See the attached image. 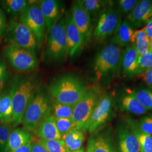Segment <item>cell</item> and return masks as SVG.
<instances>
[{
  "label": "cell",
  "mask_w": 152,
  "mask_h": 152,
  "mask_svg": "<svg viewBox=\"0 0 152 152\" xmlns=\"http://www.w3.org/2000/svg\"><path fill=\"white\" fill-rule=\"evenodd\" d=\"M41 85L38 76L35 73L15 76L13 78L10 87L13 115L9 124L12 127L22 124L23 114L28 104Z\"/></svg>",
  "instance_id": "cell-1"
},
{
  "label": "cell",
  "mask_w": 152,
  "mask_h": 152,
  "mask_svg": "<svg viewBox=\"0 0 152 152\" xmlns=\"http://www.w3.org/2000/svg\"><path fill=\"white\" fill-rule=\"evenodd\" d=\"M52 98L49 88L41 85L26 109L22 124L23 127L33 132L39 124L48 117L52 112Z\"/></svg>",
  "instance_id": "cell-2"
},
{
  "label": "cell",
  "mask_w": 152,
  "mask_h": 152,
  "mask_svg": "<svg viewBox=\"0 0 152 152\" xmlns=\"http://www.w3.org/2000/svg\"><path fill=\"white\" fill-rule=\"evenodd\" d=\"M88 87L78 78L64 76L53 82L49 87V91L53 100L60 103L76 105Z\"/></svg>",
  "instance_id": "cell-3"
},
{
  "label": "cell",
  "mask_w": 152,
  "mask_h": 152,
  "mask_svg": "<svg viewBox=\"0 0 152 152\" xmlns=\"http://www.w3.org/2000/svg\"><path fill=\"white\" fill-rule=\"evenodd\" d=\"M67 56L68 46L64 17L49 32L43 60L46 63H58L65 60Z\"/></svg>",
  "instance_id": "cell-4"
},
{
  "label": "cell",
  "mask_w": 152,
  "mask_h": 152,
  "mask_svg": "<svg viewBox=\"0 0 152 152\" xmlns=\"http://www.w3.org/2000/svg\"><path fill=\"white\" fill-rule=\"evenodd\" d=\"M122 54L121 48L113 42L106 45L98 53L94 62V71L97 81L119 70Z\"/></svg>",
  "instance_id": "cell-5"
},
{
  "label": "cell",
  "mask_w": 152,
  "mask_h": 152,
  "mask_svg": "<svg viewBox=\"0 0 152 152\" xmlns=\"http://www.w3.org/2000/svg\"><path fill=\"white\" fill-rule=\"evenodd\" d=\"M103 93L100 87H88L86 91L75 105L72 118L76 128L86 132L87 123Z\"/></svg>",
  "instance_id": "cell-6"
},
{
  "label": "cell",
  "mask_w": 152,
  "mask_h": 152,
  "mask_svg": "<svg viewBox=\"0 0 152 152\" xmlns=\"http://www.w3.org/2000/svg\"><path fill=\"white\" fill-rule=\"evenodd\" d=\"M3 55L11 67L19 72H29L38 66L36 52L30 49L9 44L3 50Z\"/></svg>",
  "instance_id": "cell-7"
},
{
  "label": "cell",
  "mask_w": 152,
  "mask_h": 152,
  "mask_svg": "<svg viewBox=\"0 0 152 152\" xmlns=\"http://www.w3.org/2000/svg\"><path fill=\"white\" fill-rule=\"evenodd\" d=\"M19 16V21L31 32L38 45L44 44L46 39L47 29L39 5L29 2Z\"/></svg>",
  "instance_id": "cell-8"
},
{
  "label": "cell",
  "mask_w": 152,
  "mask_h": 152,
  "mask_svg": "<svg viewBox=\"0 0 152 152\" xmlns=\"http://www.w3.org/2000/svg\"><path fill=\"white\" fill-rule=\"evenodd\" d=\"M121 22L120 11L109 2H105L94 31V38L98 41H102L109 36L114 34Z\"/></svg>",
  "instance_id": "cell-9"
},
{
  "label": "cell",
  "mask_w": 152,
  "mask_h": 152,
  "mask_svg": "<svg viewBox=\"0 0 152 152\" xmlns=\"http://www.w3.org/2000/svg\"><path fill=\"white\" fill-rule=\"evenodd\" d=\"M5 34V41L9 44L30 49L34 52L39 46L31 32L19 20L15 19L10 20L6 27Z\"/></svg>",
  "instance_id": "cell-10"
},
{
  "label": "cell",
  "mask_w": 152,
  "mask_h": 152,
  "mask_svg": "<svg viewBox=\"0 0 152 152\" xmlns=\"http://www.w3.org/2000/svg\"><path fill=\"white\" fill-rule=\"evenodd\" d=\"M113 96L110 93H103L87 123L86 132L93 134L109 120L112 110Z\"/></svg>",
  "instance_id": "cell-11"
},
{
  "label": "cell",
  "mask_w": 152,
  "mask_h": 152,
  "mask_svg": "<svg viewBox=\"0 0 152 152\" xmlns=\"http://www.w3.org/2000/svg\"><path fill=\"white\" fill-rule=\"evenodd\" d=\"M71 12L73 20L81 35L85 47L89 42L92 36V22L91 17L80 1L72 3Z\"/></svg>",
  "instance_id": "cell-12"
},
{
  "label": "cell",
  "mask_w": 152,
  "mask_h": 152,
  "mask_svg": "<svg viewBox=\"0 0 152 152\" xmlns=\"http://www.w3.org/2000/svg\"><path fill=\"white\" fill-rule=\"evenodd\" d=\"M65 24L68 54L69 56L73 57L84 48V45L81 35L73 20L71 10L66 11Z\"/></svg>",
  "instance_id": "cell-13"
},
{
  "label": "cell",
  "mask_w": 152,
  "mask_h": 152,
  "mask_svg": "<svg viewBox=\"0 0 152 152\" xmlns=\"http://www.w3.org/2000/svg\"><path fill=\"white\" fill-rule=\"evenodd\" d=\"M39 6L44 16L47 31L61 19L63 6L60 1L56 0H42L39 1Z\"/></svg>",
  "instance_id": "cell-14"
},
{
  "label": "cell",
  "mask_w": 152,
  "mask_h": 152,
  "mask_svg": "<svg viewBox=\"0 0 152 152\" xmlns=\"http://www.w3.org/2000/svg\"><path fill=\"white\" fill-rule=\"evenodd\" d=\"M152 6V1H139L132 11L128 15L127 19L133 28L140 27L151 18Z\"/></svg>",
  "instance_id": "cell-15"
},
{
  "label": "cell",
  "mask_w": 152,
  "mask_h": 152,
  "mask_svg": "<svg viewBox=\"0 0 152 152\" xmlns=\"http://www.w3.org/2000/svg\"><path fill=\"white\" fill-rule=\"evenodd\" d=\"M118 139L120 152H140L136 136L126 124H122L118 127Z\"/></svg>",
  "instance_id": "cell-16"
},
{
  "label": "cell",
  "mask_w": 152,
  "mask_h": 152,
  "mask_svg": "<svg viewBox=\"0 0 152 152\" xmlns=\"http://www.w3.org/2000/svg\"><path fill=\"white\" fill-rule=\"evenodd\" d=\"M34 138L33 132L24 128H14L12 130L5 152H10L31 143Z\"/></svg>",
  "instance_id": "cell-17"
},
{
  "label": "cell",
  "mask_w": 152,
  "mask_h": 152,
  "mask_svg": "<svg viewBox=\"0 0 152 152\" xmlns=\"http://www.w3.org/2000/svg\"><path fill=\"white\" fill-rule=\"evenodd\" d=\"M139 55L133 46L126 48L122 51L121 59V68L126 77L131 78L136 76Z\"/></svg>",
  "instance_id": "cell-18"
},
{
  "label": "cell",
  "mask_w": 152,
  "mask_h": 152,
  "mask_svg": "<svg viewBox=\"0 0 152 152\" xmlns=\"http://www.w3.org/2000/svg\"><path fill=\"white\" fill-rule=\"evenodd\" d=\"M39 139L46 140H62V136L56 127L55 117L50 115L42 122L33 131Z\"/></svg>",
  "instance_id": "cell-19"
},
{
  "label": "cell",
  "mask_w": 152,
  "mask_h": 152,
  "mask_svg": "<svg viewBox=\"0 0 152 152\" xmlns=\"http://www.w3.org/2000/svg\"><path fill=\"white\" fill-rule=\"evenodd\" d=\"M120 102L121 108L131 114L139 115L145 114L148 112L147 109L136 98L134 90L130 88L125 90L121 96Z\"/></svg>",
  "instance_id": "cell-20"
},
{
  "label": "cell",
  "mask_w": 152,
  "mask_h": 152,
  "mask_svg": "<svg viewBox=\"0 0 152 152\" xmlns=\"http://www.w3.org/2000/svg\"><path fill=\"white\" fill-rule=\"evenodd\" d=\"M125 124L136 136L140 147V152H152V135L142 132L139 126L138 122L133 118H125Z\"/></svg>",
  "instance_id": "cell-21"
},
{
  "label": "cell",
  "mask_w": 152,
  "mask_h": 152,
  "mask_svg": "<svg viewBox=\"0 0 152 152\" xmlns=\"http://www.w3.org/2000/svg\"><path fill=\"white\" fill-rule=\"evenodd\" d=\"M135 30L127 19L122 20L117 30L114 33L113 43L121 48L131 45Z\"/></svg>",
  "instance_id": "cell-22"
},
{
  "label": "cell",
  "mask_w": 152,
  "mask_h": 152,
  "mask_svg": "<svg viewBox=\"0 0 152 152\" xmlns=\"http://www.w3.org/2000/svg\"><path fill=\"white\" fill-rule=\"evenodd\" d=\"M87 150L90 152H115L110 139L103 134L91 136Z\"/></svg>",
  "instance_id": "cell-23"
},
{
  "label": "cell",
  "mask_w": 152,
  "mask_h": 152,
  "mask_svg": "<svg viewBox=\"0 0 152 152\" xmlns=\"http://www.w3.org/2000/svg\"><path fill=\"white\" fill-rule=\"evenodd\" d=\"M62 140L69 151L73 152L79 150L82 148L85 140L83 131L76 127L63 136Z\"/></svg>",
  "instance_id": "cell-24"
},
{
  "label": "cell",
  "mask_w": 152,
  "mask_h": 152,
  "mask_svg": "<svg viewBox=\"0 0 152 152\" xmlns=\"http://www.w3.org/2000/svg\"><path fill=\"white\" fill-rule=\"evenodd\" d=\"M11 87V86H10ZM13 115L12 90H9L0 97V123L9 124Z\"/></svg>",
  "instance_id": "cell-25"
},
{
  "label": "cell",
  "mask_w": 152,
  "mask_h": 152,
  "mask_svg": "<svg viewBox=\"0 0 152 152\" xmlns=\"http://www.w3.org/2000/svg\"><path fill=\"white\" fill-rule=\"evenodd\" d=\"M151 40L147 36L144 28L136 30L132 39L131 45L136 50L138 55H140L150 49Z\"/></svg>",
  "instance_id": "cell-26"
},
{
  "label": "cell",
  "mask_w": 152,
  "mask_h": 152,
  "mask_svg": "<svg viewBox=\"0 0 152 152\" xmlns=\"http://www.w3.org/2000/svg\"><path fill=\"white\" fill-rule=\"evenodd\" d=\"M29 4L26 0H5L1 2V5L6 12L14 17L19 16Z\"/></svg>",
  "instance_id": "cell-27"
},
{
  "label": "cell",
  "mask_w": 152,
  "mask_h": 152,
  "mask_svg": "<svg viewBox=\"0 0 152 152\" xmlns=\"http://www.w3.org/2000/svg\"><path fill=\"white\" fill-rule=\"evenodd\" d=\"M80 2L89 14L92 22L99 19L105 4V2L99 0H82Z\"/></svg>",
  "instance_id": "cell-28"
},
{
  "label": "cell",
  "mask_w": 152,
  "mask_h": 152,
  "mask_svg": "<svg viewBox=\"0 0 152 152\" xmlns=\"http://www.w3.org/2000/svg\"><path fill=\"white\" fill-rule=\"evenodd\" d=\"M75 107V105H74L60 103L54 100L52 102V111L55 118H72Z\"/></svg>",
  "instance_id": "cell-29"
},
{
  "label": "cell",
  "mask_w": 152,
  "mask_h": 152,
  "mask_svg": "<svg viewBox=\"0 0 152 152\" xmlns=\"http://www.w3.org/2000/svg\"><path fill=\"white\" fill-rule=\"evenodd\" d=\"M152 68V50L149 49L138 56L136 76H141Z\"/></svg>",
  "instance_id": "cell-30"
},
{
  "label": "cell",
  "mask_w": 152,
  "mask_h": 152,
  "mask_svg": "<svg viewBox=\"0 0 152 152\" xmlns=\"http://www.w3.org/2000/svg\"><path fill=\"white\" fill-rule=\"evenodd\" d=\"M49 152H68L63 140H46L39 139L37 140Z\"/></svg>",
  "instance_id": "cell-31"
},
{
  "label": "cell",
  "mask_w": 152,
  "mask_h": 152,
  "mask_svg": "<svg viewBox=\"0 0 152 152\" xmlns=\"http://www.w3.org/2000/svg\"><path fill=\"white\" fill-rule=\"evenodd\" d=\"M136 98L140 103L147 109V110H152V90L150 88H141L134 90Z\"/></svg>",
  "instance_id": "cell-32"
},
{
  "label": "cell",
  "mask_w": 152,
  "mask_h": 152,
  "mask_svg": "<svg viewBox=\"0 0 152 152\" xmlns=\"http://www.w3.org/2000/svg\"><path fill=\"white\" fill-rule=\"evenodd\" d=\"M55 120L58 130L62 137L69 131L76 127L75 122L72 118H60L55 117Z\"/></svg>",
  "instance_id": "cell-33"
},
{
  "label": "cell",
  "mask_w": 152,
  "mask_h": 152,
  "mask_svg": "<svg viewBox=\"0 0 152 152\" xmlns=\"http://www.w3.org/2000/svg\"><path fill=\"white\" fill-rule=\"evenodd\" d=\"M12 130L10 125L0 123V152H5Z\"/></svg>",
  "instance_id": "cell-34"
},
{
  "label": "cell",
  "mask_w": 152,
  "mask_h": 152,
  "mask_svg": "<svg viewBox=\"0 0 152 152\" xmlns=\"http://www.w3.org/2000/svg\"><path fill=\"white\" fill-rule=\"evenodd\" d=\"M120 14L129 15L139 2L137 0H120L117 1Z\"/></svg>",
  "instance_id": "cell-35"
},
{
  "label": "cell",
  "mask_w": 152,
  "mask_h": 152,
  "mask_svg": "<svg viewBox=\"0 0 152 152\" xmlns=\"http://www.w3.org/2000/svg\"><path fill=\"white\" fill-rule=\"evenodd\" d=\"M138 125L142 132L152 135V114L142 117L138 122Z\"/></svg>",
  "instance_id": "cell-36"
},
{
  "label": "cell",
  "mask_w": 152,
  "mask_h": 152,
  "mask_svg": "<svg viewBox=\"0 0 152 152\" xmlns=\"http://www.w3.org/2000/svg\"><path fill=\"white\" fill-rule=\"evenodd\" d=\"M11 75L9 72L6 71L0 76V97L9 90V88L11 86Z\"/></svg>",
  "instance_id": "cell-37"
},
{
  "label": "cell",
  "mask_w": 152,
  "mask_h": 152,
  "mask_svg": "<svg viewBox=\"0 0 152 152\" xmlns=\"http://www.w3.org/2000/svg\"><path fill=\"white\" fill-rule=\"evenodd\" d=\"M140 76L143 81L152 90V68Z\"/></svg>",
  "instance_id": "cell-38"
},
{
  "label": "cell",
  "mask_w": 152,
  "mask_h": 152,
  "mask_svg": "<svg viewBox=\"0 0 152 152\" xmlns=\"http://www.w3.org/2000/svg\"><path fill=\"white\" fill-rule=\"evenodd\" d=\"M7 21L4 12L0 9V37L5 34L6 29L7 27Z\"/></svg>",
  "instance_id": "cell-39"
},
{
  "label": "cell",
  "mask_w": 152,
  "mask_h": 152,
  "mask_svg": "<svg viewBox=\"0 0 152 152\" xmlns=\"http://www.w3.org/2000/svg\"><path fill=\"white\" fill-rule=\"evenodd\" d=\"M143 28L147 34V36L151 41L152 40V18L147 22Z\"/></svg>",
  "instance_id": "cell-40"
},
{
  "label": "cell",
  "mask_w": 152,
  "mask_h": 152,
  "mask_svg": "<svg viewBox=\"0 0 152 152\" xmlns=\"http://www.w3.org/2000/svg\"><path fill=\"white\" fill-rule=\"evenodd\" d=\"M31 152H49L38 142L32 143Z\"/></svg>",
  "instance_id": "cell-41"
},
{
  "label": "cell",
  "mask_w": 152,
  "mask_h": 152,
  "mask_svg": "<svg viewBox=\"0 0 152 152\" xmlns=\"http://www.w3.org/2000/svg\"><path fill=\"white\" fill-rule=\"evenodd\" d=\"M31 147H32V142L29 143L23 147H20L10 152H31Z\"/></svg>",
  "instance_id": "cell-42"
},
{
  "label": "cell",
  "mask_w": 152,
  "mask_h": 152,
  "mask_svg": "<svg viewBox=\"0 0 152 152\" xmlns=\"http://www.w3.org/2000/svg\"><path fill=\"white\" fill-rule=\"evenodd\" d=\"M6 68L5 66L0 64V76H2L6 72Z\"/></svg>",
  "instance_id": "cell-43"
},
{
  "label": "cell",
  "mask_w": 152,
  "mask_h": 152,
  "mask_svg": "<svg viewBox=\"0 0 152 152\" xmlns=\"http://www.w3.org/2000/svg\"><path fill=\"white\" fill-rule=\"evenodd\" d=\"M68 152H85V149L83 148H82L81 149H79V150H77L76 151H73V152H71V151H68Z\"/></svg>",
  "instance_id": "cell-44"
},
{
  "label": "cell",
  "mask_w": 152,
  "mask_h": 152,
  "mask_svg": "<svg viewBox=\"0 0 152 152\" xmlns=\"http://www.w3.org/2000/svg\"><path fill=\"white\" fill-rule=\"evenodd\" d=\"M150 49L152 50V40L151 41V43H150Z\"/></svg>",
  "instance_id": "cell-45"
},
{
  "label": "cell",
  "mask_w": 152,
  "mask_h": 152,
  "mask_svg": "<svg viewBox=\"0 0 152 152\" xmlns=\"http://www.w3.org/2000/svg\"><path fill=\"white\" fill-rule=\"evenodd\" d=\"M151 18H152V8H151Z\"/></svg>",
  "instance_id": "cell-46"
},
{
  "label": "cell",
  "mask_w": 152,
  "mask_h": 152,
  "mask_svg": "<svg viewBox=\"0 0 152 152\" xmlns=\"http://www.w3.org/2000/svg\"><path fill=\"white\" fill-rule=\"evenodd\" d=\"M87 152H90L89 151H88V150H87Z\"/></svg>",
  "instance_id": "cell-47"
},
{
  "label": "cell",
  "mask_w": 152,
  "mask_h": 152,
  "mask_svg": "<svg viewBox=\"0 0 152 152\" xmlns=\"http://www.w3.org/2000/svg\"><path fill=\"white\" fill-rule=\"evenodd\" d=\"M0 38H1V37H0Z\"/></svg>",
  "instance_id": "cell-48"
}]
</instances>
